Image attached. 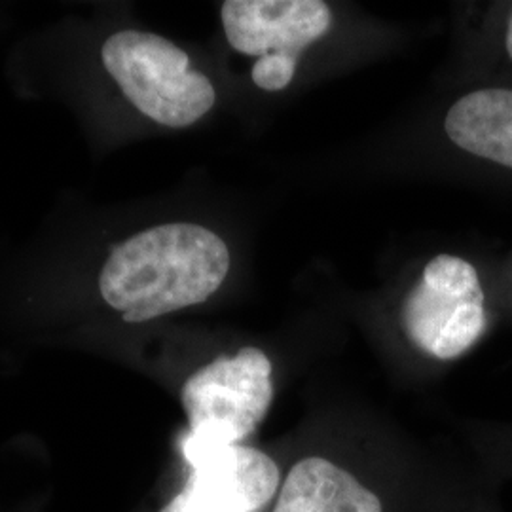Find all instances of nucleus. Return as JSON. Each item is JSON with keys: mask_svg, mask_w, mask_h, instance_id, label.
I'll return each mask as SVG.
<instances>
[{"mask_svg": "<svg viewBox=\"0 0 512 512\" xmlns=\"http://www.w3.org/2000/svg\"><path fill=\"white\" fill-rule=\"evenodd\" d=\"M274 512H382V503L348 471L308 458L287 476Z\"/></svg>", "mask_w": 512, "mask_h": 512, "instance_id": "0eeeda50", "label": "nucleus"}, {"mask_svg": "<svg viewBox=\"0 0 512 512\" xmlns=\"http://www.w3.org/2000/svg\"><path fill=\"white\" fill-rule=\"evenodd\" d=\"M444 129L454 145L512 167V92L501 88L478 90L456 101Z\"/></svg>", "mask_w": 512, "mask_h": 512, "instance_id": "6e6552de", "label": "nucleus"}, {"mask_svg": "<svg viewBox=\"0 0 512 512\" xmlns=\"http://www.w3.org/2000/svg\"><path fill=\"white\" fill-rule=\"evenodd\" d=\"M181 452L192 473L160 512H256L275 495L279 469L255 448L209 446L183 437Z\"/></svg>", "mask_w": 512, "mask_h": 512, "instance_id": "423d86ee", "label": "nucleus"}, {"mask_svg": "<svg viewBox=\"0 0 512 512\" xmlns=\"http://www.w3.org/2000/svg\"><path fill=\"white\" fill-rule=\"evenodd\" d=\"M505 44H507V52L511 55L512 59V14L509 19V29H507V38H505Z\"/></svg>", "mask_w": 512, "mask_h": 512, "instance_id": "1a4fd4ad", "label": "nucleus"}, {"mask_svg": "<svg viewBox=\"0 0 512 512\" xmlns=\"http://www.w3.org/2000/svg\"><path fill=\"white\" fill-rule=\"evenodd\" d=\"M181 399L190 421L186 439L234 446L255 431L272 404V363L256 348L219 357L186 380Z\"/></svg>", "mask_w": 512, "mask_h": 512, "instance_id": "7ed1b4c3", "label": "nucleus"}, {"mask_svg": "<svg viewBox=\"0 0 512 512\" xmlns=\"http://www.w3.org/2000/svg\"><path fill=\"white\" fill-rule=\"evenodd\" d=\"M230 270V253L211 230L171 222L116 247L99 275L105 302L124 321L143 323L205 302Z\"/></svg>", "mask_w": 512, "mask_h": 512, "instance_id": "f257e3e1", "label": "nucleus"}, {"mask_svg": "<svg viewBox=\"0 0 512 512\" xmlns=\"http://www.w3.org/2000/svg\"><path fill=\"white\" fill-rule=\"evenodd\" d=\"M101 55L129 101L162 126H192L215 105L211 80L192 71L188 55L167 38L122 31L105 42Z\"/></svg>", "mask_w": 512, "mask_h": 512, "instance_id": "f03ea898", "label": "nucleus"}, {"mask_svg": "<svg viewBox=\"0 0 512 512\" xmlns=\"http://www.w3.org/2000/svg\"><path fill=\"white\" fill-rule=\"evenodd\" d=\"M403 321L408 338L425 353L437 359L465 353L486 329L475 266L458 256H435L404 300Z\"/></svg>", "mask_w": 512, "mask_h": 512, "instance_id": "39448f33", "label": "nucleus"}, {"mask_svg": "<svg viewBox=\"0 0 512 512\" xmlns=\"http://www.w3.org/2000/svg\"><path fill=\"white\" fill-rule=\"evenodd\" d=\"M332 23L321 0H228L222 4L224 33L234 50L256 55L253 82L260 90H285L300 54L325 37Z\"/></svg>", "mask_w": 512, "mask_h": 512, "instance_id": "20e7f679", "label": "nucleus"}]
</instances>
